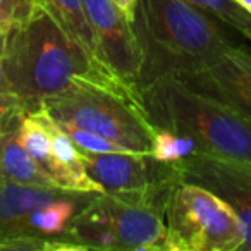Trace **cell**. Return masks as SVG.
I'll list each match as a JSON object with an SVG mask.
<instances>
[{"label":"cell","instance_id":"15","mask_svg":"<svg viewBox=\"0 0 251 251\" xmlns=\"http://www.w3.org/2000/svg\"><path fill=\"white\" fill-rule=\"evenodd\" d=\"M64 131L67 133V136L74 141L79 150L91 151V153H108V151H127L126 148H122L121 145L114 143V141L107 140V138L100 136V134L93 133L90 129H83V127H76L71 124H59Z\"/></svg>","mask_w":251,"mask_h":251},{"label":"cell","instance_id":"9","mask_svg":"<svg viewBox=\"0 0 251 251\" xmlns=\"http://www.w3.org/2000/svg\"><path fill=\"white\" fill-rule=\"evenodd\" d=\"M171 77L251 119V47H230L208 66Z\"/></svg>","mask_w":251,"mask_h":251},{"label":"cell","instance_id":"13","mask_svg":"<svg viewBox=\"0 0 251 251\" xmlns=\"http://www.w3.org/2000/svg\"><path fill=\"white\" fill-rule=\"evenodd\" d=\"M206 16L219 21L230 31L244 36L251 43V14L236 0H186Z\"/></svg>","mask_w":251,"mask_h":251},{"label":"cell","instance_id":"6","mask_svg":"<svg viewBox=\"0 0 251 251\" xmlns=\"http://www.w3.org/2000/svg\"><path fill=\"white\" fill-rule=\"evenodd\" d=\"M244 229L222 198L181 181L165 212V251H241Z\"/></svg>","mask_w":251,"mask_h":251},{"label":"cell","instance_id":"1","mask_svg":"<svg viewBox=\"0 0 251 251\" xmlns=\"http://www.w3.org/2000/svg\"><path fill=\"white\" fill-rule=\"evenodd\" d=\"M2 66L25 112L40 110L43 101L66 93L81 79L124 81L110 67L93 62L40 4L28 19L2 33Z\"/></svg>","mask_w":251,"mask_h":251},{"label":"cell","instance_id":"3","mask_svg":"<svg viewBox=\"0 0 251 251\" xmlns=\"http://www.w3.org/2000/svg\"><path fill=\"white\" fill-rule=\"evenodd\" d=\"M138 97L155 129L189 136L198 155L251 164L250 117L171 76L140 88Z\"/></svg>","mask_w":251,"mask_h":251},{"label":"cell","instance_id":"4","mask_svg":"<svg viewBox=\"0 0 251 251\" xmlns=\"http://www.w3.org/2000/svg\"><path fill=\"white\" fill-rule=\"evenodd\" d=\"M42 108L57 122L90 129L127 151L150 153L155 127L145 115L138 90L129 83L103 84L81 79Z\"/></svg>","mask_w":251,"mask_h":251},{"label":"cell","instance_id":"19","mask_svg":"<svg viewBox=\"0 0 251 251\" xmlns=\"http://www.w3.org/2000/svg\"><path fill=\"white\" fill-rule=\"evenodd\" d=\"M236 2L241 5V7L244 9V11L250 12V14H251V0H236Z\"/></svg>","mask_w":251,"mask_h":251},{"label":"cell","instance_id":"12","mask_svg":"<svg viewBox=\"0 0 251 251\" xmlns=\"http://www.w3.org/2000/svg\"><path fill=\"white\" fill-rule=\"evenodd\" d=\"M36 2L49 11V14L55 19L57 25L88 53V57L93 62L107 66L101 60L93 28L84 11V0H36Z\"/></svg>","mask_w":251,"mask_h":251},{"label":"cell","instance_id":"14","mask_svg":"<svg viewBox=\"0 0 251 251\" xmlns=\"http://www.w3.org/2000/svg\"><path fill=\"white\" fill-rule=\"evenodd\" d=\"M150 155L160 162H179L198 155V147L191 138L184 134L155 129Z\"/></svg>","mask_w":251,"mask_h":251},{"label":"cell","instance_id":"18","mask_svg":"<svg viewBox=\"0 0 251 251\" xmlns=\"http://www.w3.org/2000/svg\"><path fill=\"white\" fill-rule=\"evenodd\" d=\"M127 19L133 23V18H134V7H136V0H112Z\"/></svg>","mask_w":251,"mask_h":251},{"label":"cell","instance_id":"17","mask_svg":"<svg viewBox=\"0 0 251 251\" xmlns=\"http://www.w3.org/2000/svg\"><path fill=\"white\" fill-rule=\"evenodd\" d=\"M16 112H25V108L21 107L18 97L11 91L5 79L4 66H2V31H0V122Z\"/></svg>","mask_w":251,"mask_h":251},{"label":"cell","instance_id":"16","mask_svg":"<svg viewBox=\"0 0 251 251\" xmlns=\"http://www.w3.org/2000/svg\"><path fill=\"white\" fill-rule=\"evenodd\" d=\"M36 5V0H0V31L5 33L28 19Z\"/></svg>","mask_w":251,"mask_h":251},{"label":"cell","instance_id":"11","mask_svg":"<svg viewBox=\"0 0 251 251\" xmlns=\"http://www.w3.org/2000/svg\"><path fill=\"white\" fill-rule=\"evenodd\" d=\"M26 112H16L0 122V182L53 186L36 167L21 141V122Z\"/></svg>","mask_w":251,"mask_h":251},{"label":"cell","instance_id":"2","mask_svg":"<svg viewBox=\"0 0 251 251\" xmlns=\"http://www.w3.org/2000/svg\"><path fill=\"white\" fill-rule=\"evenodd\" d=\"M133 29L143 52L138 90L201 69L230 47H251L186 0H136Z\"/></svg>","mask_w":251,"mask_h":251},{"label":"cell","instance_id":"8","mask_svg":"<svg viewBox=\"0 0 251 251\" xmlns=\"http://www.w3.org/2000/svg\"><path fill=\"white\" fill-rule=\"evenodd\" d=\"M81 158L86 174L103 193L136 191L158 182H181L176 162H160L150 153H91L81 150Z\"/></svg>","mask_w":251,"mask_h":251},{"label":"cell","instance_id":"5","mask_svg":"<svg viewBox=\"0 0 251 251\" xmlns=\"http://www.w3.org/2000/svg\"><path fill=\"white\" fill-rule=\"evenodd\" d=\"M98 193L0 182V250H64V236Z\"/></svg>","mask_w":251,"mask_h":251},{"label":"cell","instance_id":"10","mask_svg":"<svg viewBox=\"0 0 251 251\" xmlns=\"http://www.w3.org/2000/svg\"><path fill=\"white\" fill-rule=\"evenodd\" d=\"M84 11L93 28L101 60L117 76L136 88L143 52L133 23L112 0H84Z\"/></svg>","mask_w":251,"mask_h":251},{"label":"cell","instance_id":"7","mask_svg":"<svg viewBox=\"0 0 251 251\" xmlns=\"http://www.w3.org/2000/svg\"><path fill=\"white\" fill-rule=\"evenodd\" d=\"M181 181L215 193L232 208L244 229L241 251H251V164L229 158L193 155L176 162Z\"/></svg>","mask_w":251,"mask_h":251}]
</instances>
